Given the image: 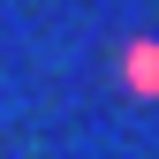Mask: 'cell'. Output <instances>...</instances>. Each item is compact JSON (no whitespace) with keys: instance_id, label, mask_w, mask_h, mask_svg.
<instances>
[{"instance_id":"cell-1","label":"cell","mask_w":159,"mask_h":159,"mask_svg":"<svg viewBox=\"0 0 159 159\" xmlns=\"http://www.w3.org/2000/svg\"><path fill=\"white\" fill-rule=\"evenodd\" d=\"M121 84H129V91H144V98L159 91V46H152V38H136V46L121 53Z\"/></svg>"}]
</instances>
